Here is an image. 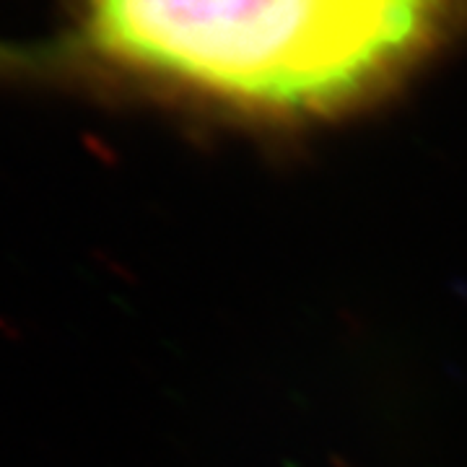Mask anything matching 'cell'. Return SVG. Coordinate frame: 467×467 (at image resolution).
<instances>
[{
    "label": "cell",
    "mask_w": 467,
    "mask_h": 467,
    "mask_svg": "<svg viewBox=\"0 0 467 467\" xmlns=\"http://www.w3.org/2000/svg\"><path fill=\"white\" fill-rule=\"evenodd\" d=\"M462 0H78L76 50L267 115L364 99L447 36Z\"/></svg>",
    "instance_id": "cell-1"
}]
</instances>
